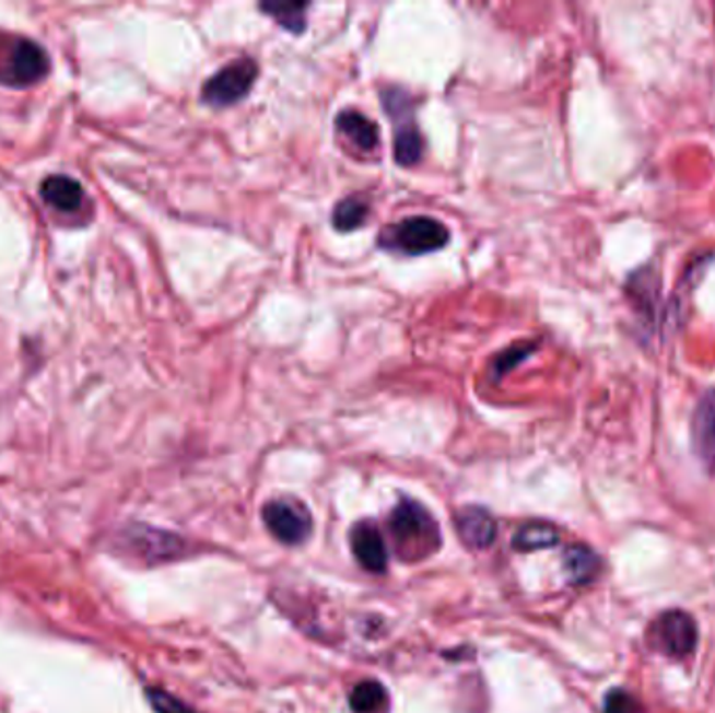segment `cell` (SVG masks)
<instances>
[{
  "instance_id": "obj_4",
  "label": "cell",
  "mask_w": 715,
  "mask_h": 713,
  "mask_svg": "<svg viewBox=\"0 0 715 713\" xmlns=\"http://www.w3.org/2000/svg\"><path fill=\"white\" fill-rule=\"evenodd\" d=\"M385 112L398 121L394 155L400 166H414L423 155V139L412 116L408 114V95L400 89H387L383 93Z\"/></svg>"
},
{
  "instance_id": "obj_14",
  "label": "cell",
  "mask_w": 715,
  "mask_h": 713,
  "mask_svg": "<svg viewBox=\"0 0 715 713\" xmlns=\"http://www.w3.org/2000/svg\"><path fill=\"white\" fill-rule=\"evenodd\" d=\"M368 203L364 199H360L358 195L345 197L341 199L333 210V226L341 233H350L356 231L358 226H362L368 218Z\"/></svg>"
},
{
  "instance_id": "obj_20",
  "label": "cell",
  "mask_w": 715,
  "mask_h": 713,
  "mask_svg": "<svg viewBox=\"0 0 715 713\" xmlns=\"http://www.w3.org/2000/svg\"><path fill=\"white\" fill-rule=\"evenodd\" d=\"M630 699L623 694V692H613L607 701V710L605 713H628L630 710Z\"/></svg>"
},
{
  "instance_id": "obj_7",
  "label": "cell",
  "mask_w": 715,
  "mask_h": 713,
  "mask_svg": "<svg viewBox=\"0 0 715 713\" xmlns=\"http://www.w3.org/2000/svg\"><path fill=\"white\" fill-rule=\"evenodd\" d=\"M696 641H699L696 623L684 611H668L653 626L655 646L673 659H682L691 655Z\"/></svg>"
},
{
  "instance_id": "obj_17",
  "label": "cell",
  "mask_w": 715,
  "mask_h": 713,
  "mask_svg": "<svg viewBox=\"0 0 715 713\" xmlns=\"http://www.w3.org/2000/svg\"><path fill=\"white\" fill-rule=\"evenodd\" d=\"M263 13L272 15V20L279 25H283L289 32L293 34H302L306 30V11L308 4L306 2H286V4H262L260 7Z\"/></svg>"
},
{
  "instance_id": "obj_1",
  "label": "cell",
  "mask_w": 715,
  "mask_h": 713,
  "mask_svg": "<svg viewBox=\"0 0 715 713\" xmlns=\"http://www.w3.org/2000/svg\"><path fill=\"white\" fill-rule=\"evenodd\" d=\"M450 241L448 229L430 215L406 218L398 224L385 226L379 237V245L387 252L405 256H425L439 252Z\"/></svg>"
},
{
  "instance_id": "obj_10",
  "label": "cell",
  "mask_w": 715,
  "mask_h": 713,
  "mask_svg": "<svg viewBox=\"0 0 715 713\" xmlns=\"http://www.w3.org/2000/svg\"><path fill=\"white\" fill-rule=\"evenodd\" d=\"M352 550L362 568L379 571L387 568V548L382 531L368 524H360L352 529Z\"/></svg>"
},
{
  "instance_id": "obj_3",
  "label": "cell",
  "mask_w": 715,
  "mask_h": 713,
  "mask_svg": "<svg viewBox=\"0 0 715 713\" xmlns=\"http://www.w3.org/2000/svg\"><path fill=\"white\" fill-rule=\"evenodd\" d=\"M389 525L400 548L408 547L427 554L439 545L437 525L431 519L430 513L414 500H402L391 513Z\"/></svg>"
},
{
  "instance_id": "obj_15",
  "label": "cell",
  "mask_w": 715,
  "mask_h": 713,
  "mask_svg": "<svg viewBox=\"0 0 715 713\" xmlns=\"http://www.w3.org/2000/svg\"><path fill=\"white\" fill-rule=\"evenodd\" d=\"M565 570L573 584H586L598 571V559L590 548L575 545L565 550Z\"/></svg>"
},
{
  "instance_id": "obj_2",
  "label": "cell",
  "mask_w": 715,
  "mask_h": 713,
  "mask_svg": "<svg viewBox=\"0 0 715 713\" xmlns=\"http://www.w3.org/2000/svg\"><path fill=\"white\" fill-rule=\"evenodd\" d=\"M258 78V66L249 57H241L215 72L201 91V98L212 107H231L243 101L254 89Z\"/></svg>"
},
{
  "instance_id": "obj_9",
  "label": "cell",
  "mask_w": 715,
  "mask_h": 713,
  "mask_svg": "<svg viewBox=\"0 0 715 713\" xmlns=\"http://www.w3.org/2000/svg\"><path fill=\"white\" fill-rule=\"evenodd\" d=\"M456 529L467 547L488 548L496 540V522L488 511L476 506L456 515Z\"/></svg>"
},
{
  "instance_id": "obj_5",
  "label": "cell",
  "mask_w": 715,
  "mask_h": 713,
  "mask_svg": "<svg viewBox=\"0 0 715 713\" xmlns=\"http://www.w3.org/2000/svg\"><path fill=\"white\" fill-rule=\"evenodd\" d=\"M263 524L285 545H302L310 536V515L295 500H272L263 506Z\"/></svg>"
},
{
  "instance_id": "obj_12",
  "label": "cell",
  "mask_w": 715,
  "mask_h": 713,
  "mask_svg": "<svg viewBox=\"0 0 715 713\" xmlns=\"http://www.w3.org/2000/svg\"><path fill=\"white\" fill-rule=\"evenodd\" d=\"M40 195L48 206H52L61 212H73L82 206L84 190L80 187V183L70 176L55 174V176H48L47 180L43 183Z\"/></svg>"
},
{
  "instance_id": "obj_18",
  "label": "cell",
  "mask_w": 715,
  "mask_h": 713,
  "mask_svg": "<svg viewBox=\"0 0 715 713\" xmlns=\"http://www.w3.org/2000/svg\"><path fill=\"white\" fill-rule=\"evenodd\" d=\"M146 699L157 713H197L192 712L191 708H187L183 701H178L176 697L164 692V690L149 689L146 690Z\"/></svg>"
},
{
  "instance_id": "obj_16",
  "label": "cell",
  "mask_w": 715,
  "mask_h": 713,
  "mask_svg": "<svg viewBox=\"0 0 715 713\" xmlns=\"http://www.w3.org/2000/svg\"><path fill=\"white\" fill-rule=\"evenodd\" d=\"M350 705L356 713H382L387 705V692L379 682H360L350 694Z\"/></svg>"
},
{
  "instance_id": "obj_11",
  "label": "cell",
  "mask_w": 715,
  "mask_h": 713,
  "mask_svg": "<svg viewBox=\"0 0 715 713\" xmlns=\"http://www.w3.org/2000/svg\"><path fill=\"white\" fill-rule=\"evenodd\" d=\"M337 130L356 144L360 151H373L379 144V128L356 109H343L335 119Z\"/></svg>"
},
{
  "instance_id": "obj_19",
  "label": "cell",
  "mask_w": 715,
  "mask_h": 713,
  "mask_svg": "<svg viewBox=\"0 0 715 713\" xmlns=\"http://www.w3.org/2000/svg\"><path fill=\"white\" fill-rule=\"evenodd\" d=\"M531 350H534V346H517V348L506 350V352L496 360V371H499V373L511 371L517 362H521L525 356H529Z\"/></svg>"
},
{
  "instance_id": "obj_6",
  "label": "cell",
  "mask_w": 715,
  "mask_h": 713,
  "mask_svg": "<svg viewBox=\"0 0 715 713\" xmlns=\"http://www.w3.org/2000/svg\"><path fill=\"white\" fill-rule=\"evenodd\" d=\"M48 72L47 52L27 38H15L7 63L0 70V80L13 86H27L43 80Z\"/></svg>"
},
{
  "instance_id": "obj_13",
  "label": "cell",
  "mask_w": 715,
  "mask_h": 713,
  "mask_svg": "<svg viewBox=\"0 0 715 713\" xmlns=\"http://www.w3.org/2000/svg\"><path fill=\"white\" fill-rule=\"evenodd\" d=\"M556 542H559V531L552 525L542 522L521 525L513 538V547L524 552L552 548Z\"/></svg>"
},
{
  "instance_id": "obj_8",
  "label": "cell",
  "mask_w": 715,
  "mask_h": 713,
  "mask_svg": "<svg viewBox=\"0 0 715 713\" xmlns=\"http://www.w3.org/2000/svg\"><path fill=\"white\" fill-rule=\"evenodd\" d=\"M692 446L705 467L715 469V389L703 394L692 417Z\"/></svg>"
}]
</instances>
